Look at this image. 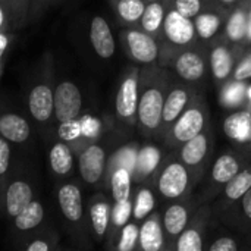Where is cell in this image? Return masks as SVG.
<instances>
[{"label":"cell","instance_id":"6da1fadb","mask_svg":"<svg viewBox=\"0 0 251 251\" xmlns=\"http://www.w3.org/2000/svg\"><path fill=\"white\" fill-rule=\"evenodd\" d=\"M56 194L68 231L76 243H85L88 237V221L85 216L84 199L79 185L74 181H65L57 187Z\"/></svg>","mask_w":251,"mask_h":251},{"label":"cell","instance_id":"7a4b0ae2","mask_svg":"<svg viewBox=\"0 0 251 251\" xmlns=\"http://www.w3.org/2000/svg\"><path fill=\"white\" fill-rule=\"evenodd\" d=\"M54 82H53V62L47 56V62L43 65L41 76L32 84L28 91L26 104L31 118L47 126L54 119Z\"/></svg>","mask_w":251,"mask_h":251},{"label":"cell","instance_id":"3957f363","mask_svg":"<svg viewBox=\"0 0 251 251\" xmlns=\"http://www.w3.org/2000/svg\"><path fill=\"white\" fill-rule=\"evenodd\" d=\"M165 93L162 84H149L140 91L137 107V124L144 135H151L162 128Z\"/></svg>","mask_w":251,"mask_h":251},{"label":"cell","instance_id":"277c9868","mask_svg":"<svg viewBox=\"0 0 251 251\" xmlns=\"http://www.w3.org/2000/svg\"><path fill=\"white\" fill-rule=\"evenodd\" d=\"M191 184V171L179 160H168L156 176L159 194L166 200H178L184 197Z\"/></svg>","mask_w":251,"mask_h":251},{"label":"cell","instance_id":"5b68a950","mask_svg":"<svg viewBox=\"0 0 251 251\" xmlns=\"http://www.w3.org/2000/svg\"><path fill=\"white\" fill-rule=\"evenodd\" d=\"M82 112V94L75 82L62 79L54 85V119L59 125L79 119Z\"/></svg>","mask_w":251,"mask_h":251},{"label":"cell","instance_id":"8992f818","mask_svg":"<svg viewBox=\"0 0 251 251\" xmlns=\"http://www.w3.org/2000/svg\"><path fill=\"white\" fill-rule=\"evenodd\" d=\"M207 128V107L201 100L188 104L181 116L171 126L174 143L184 144Z\"/></svg>","mask_w":251,"mask_h":251},{"label":"cell","instance_id":"52a82bcc","mask_svg":"<svg viewBox=\"0 0 251 251\" xmlns=\"http://www.w3.org/2000/svg\"><path fill=\"white\" fill-rule=\"evenodd\" d=\"M138 99H140V72L138 69L132 68L122 78L115 100L116 115L122 122L129 125L137 122Z\"/></svg>","mask_w":251,"mask_h":251},{"label":"cell","instance_id":"ba28073f","mask_svg":"<svg viewBox=\"0 0 251 251\" xmlns=\"http://www.w3.org/2000/svg\"><path fill=\"white\" fill-rule=\"evenodd\" d=\"M78 169L87 185H100L106 179L107 153L99 143L87 144L78 154Z\"/></svg>","mask_w":251,"mask_h":251},{"label":"cell","instance_id":"9c48e42d","mask_svg":"<svg viewBox=\"0 0 251 251\" xmlns=\"http://www.w3.org/2000/svg\"><path fill=\"white\" fill-rule=\"evenodd\" d=\"M32 200H34V188L26 179L24 178L9 179L1 197V212L6 215L7 219H13Z\"/></svg>","mask_w":251,"mask_h":251},{"label":"cell","instance_id":"30bf717a","mask_svg":"<svg viewBox=\"0 0 251 251\" xmlns=\"http://www.w3.org/2000/svg\"><path fill=\"white\" fill-rule=\"evenodd\" d=\"M124 44L129 56L144 65L153 63L159 56V46L146 31L128 29L124 32Z\"/></svg>","mask_w":251,"mask_h":251},{"label":"cell","instance_id":"8fae6325","mask_svg":"<svg viewBox=\"0 0 251 251\" xmlns=\"http://www.w3.org/2000/svg\"><path fill=\"white\" fill-rule=\"evenodd\" d=\"M112 206L104 194H96L88 201V228L97 243L106 240L110 226Z\"/></svg>","mask_w":251,"mask_h":251},{"label":"cell","instance_id":"7c38bea8","mask_svg":"<svg viewBox=\"0 0 251 251\" xmlns=\"http://www.w3.org/2000/svg\"><path fill=\"white\" fill-rule=\"evenodd\" d=\"M212 151V135L210 131L206 128L191 140L182 144V149L179 151V159L184 162V165L193 172L196 169H200L203 163L209 159Z\"/></svg>","mask_w":251,"mask_h":251},{"label":"cell","instance_id":"4fadbf2b","mask_svg":"<svg viewBox=\"0 0 251 251\" xmlns=\"http://www.w3.org/2000/svg\"><path fill=\"white\" fill-rule=\"evenodd\" d=\"M163 32L168 41L176 44V46H185L190 44L196 37V25L191 18H187L181 15L176 9H172L165 15L163 21Z\"/></svg>","mask_w":251,"mask_h":251},{"label":"cell","instance_id":"5bb4252c","mask_svg":"<svg viewBox=\"0 0 251 251\" xmlns=\"http://www.w3.org/2000/svg\"><path fill=\"white\" fill-rule=\"evenodd\" d=\"M50 171L57 179H65L74 174L75 169V151L72 146L65 140H57L49 150Z\"/></svg>","mask_w":251,"mask_h":251},{"label":"cell","instance_id":"9a60e30c","mask_svg":"<svg viewBox=\"0 0 251 251\" xmlns=\"http://www.w3.org/2000/svg\"><path fill=\"white\" fill-rule=\"evenodd\" d=\"M90 41L96 54L101 59H110L115 54L116 43L109 22L103 16H94L90 24Z\"/></svg>","mask_w":251,"mask_h":251},{"label":"cell","instance_id":"2e32d148","mask_svg":"<svg viewBox=\"0 0 251 251\" xmlns=\"http://www.w3.org/2000/svg\"><path fill=\"white\" fill-rule=\"evenodd\" d=\"M165 229L160 213H151L140 225L138 249L143 251H160L165 247Z\"/></svg>","mask_w":251,"mask_h":251},{"label":"cell","instance_id":"e0dca14e","mask_svg":"<svg viewBox=\"0 0 251 251\" xmlns=\"http://www.w3.org/2000/svg\"><path fill=\"white\" fill-rule=\"evenodd\" d=\"M0 135L12 144H25L31 138L32 129L24 116L6 112L0 115Z\"/></svg>","mask_w":251,"mask_h":251},{"label":"cell","instance_id":"ac0fdd59","mask_svg":"<svg viewBox=\"0 0 251 251\" xmlns=\"http://www.w3.org/2000/svg\"><path fill=\"white\" fill-rule=\"evenodd\" d=\"M162 163V151L154 144H144L137 151L135 166L132 171V179L135 182H143L150 178Z\"/></svg>","mask_w":251,"mask_h":251},{"label":"cell","instance_id":"d6986e66","mask_svg":"<svg viewBox=\"0 0 251 251\" xmlns=\"http://www.w3.org/2000/svg\"><path fill=\"white\" fill-rule=\"evenodd\" d=\"M190 103V94L185 88L176 87L172 88L165 96V104H163V115H162V128L163 131H168L175 121L181 116V113L185 110V107Z\"/></svg>","mask_w":251,"mask_h":251},{"label":"cell","instance_id":"ffe728a7","mask_svg":"<svg viewBox=\"0 0 251 251\" xmlns=\"http://www.w3.org/2000/svg\"><path fill=\"white\" fill-rule=\"evenodd\" d=\"M174 66H175L178 76L188 82L199 81L204 75V71H206L204 59L194 50H187L181 53L176 57Z\"/></svg>","mask_w":251,"mask_h":251},{"label":"cell","instance_id":"44dd1931","mask_svg":"<svg viewBox=\"0 0 251 251\" xmlns=\"http://www.w3.org/2000/svg\"><path fill=\"white\" fill-rule=\"evenodd\" d=\"M162 224L165 232L172 237L178 238L181 232L190 224V209L184 203H174L166 207L165 213L162 215Z\"/></svg>","mask_w":251,"mask_h":251},{"label":"cell","instance_id":"7402d4cb","mask_svg":"<svg viewBox=\"0 0 251 251\" xmlns=\"http://www.w3.org/2000/svg\"><path fill=\"white\" fill-rule=\"evenodd\" d=\"M224 131L228 138L237 143H247L251 138V112L238 110L226 116Z\"/></svg>","mask_w":251,"mask_h":251},{"label":"cell","instance_id":"603a6c76","mask_svg":"<svg viewBox=\"0 0 251 251\" xmlns=\"http://www.w3.org/2000/svg\"><path fill=\"white\" fill-rule=\"evenodd\" d=\"M46 212L40 200H32L21 213L13 218V226L18 234H28L35 231L44 221Z\"/></svg>","mask_w":251,"mask_h":251},{"label":"cell","instance_id":"cb8c5ba5","mask_svg":"<svg viewBox=\"0 0 251 251\" xmlns=\"http://www.w3.org/2000/svg\"><path fill=\"white\" fill-rule=\"evenodd\" d=\"M241 171L238 157L232 153L221 154L212 166V182L215 185H225Z\"/></svg>","mask_w":251,"mask_h":251},{"label":"cell","instance_id":"d4e9b609","mask_svg":"<svg viewBox=\"0 0 251 251\" xmlns=\"http://www.w3.org/2000/svg\"><path fill=\"white\" fill-rule=\"evenodd\" d=\"M110 185L113 201H122L131 199V185H132V172L126 168L113 169L106 179Z\"/></svg>","mask_w":251,"mask_h":251},{"label":"cell","instance_id":"484cf974","mask_svg":"<svg viewBox=\"0 0 251 251\" xmlns=\"http://www.w3.org/2000/svg\"><path fill=\"white\" fill-rule=\"evenodd\" d=\"M210 68L213 78L218 81L226 79L234 69V59L228 47L216 46L210 53Z\"/></svg>","mask_w":251,"mask_h":251},{"label":"cell","instance_id":"4316f807","mask_svg":"<svg viewBox=\"0 0 251 251\" xmlns=\"http://www.w3.org/2000/svg\"><path fill=\"white\" fill-rule=\"evenodd\" d=\"M156 207V197L150 187H141L132 201V218L137 222H143L149 218Z\"/></svg>","mask_w":251,"mask_h":251},{"label":"cell","instance_id":"83f0119b","mask_svg":"<svg viewBox=\"0 0 251 251\" xmlns=\"http://www.w3.org/2000/svg\"><path fill=\"white\" fill-rule=\"evenodd\" d=\"M251 188V166L241 169L229 182L224 185V196L228 201L234 203L241 200V197Z\"/></svg>","mask_w":251,"mask_h":251},{"label":"cell","instance_id":"f1b7e54d","mask_svg":"<svg viewBox=\"0 0 251 251\" xmlns=\"http://www.w3.org/2000/svg\"><path fill=\"white\" fill-rule=\"evenodd\" d=\"M138 149L140 147H138L137 143H131V144H126V146L121 147L119 150H116V153H113V156L107 160L106 179H107V175L116 168H126V169H129L132 172L134 166H135V159H137Z\"/></svg>","mask_w":251,"mask_h":251},{"label":"cell","instance_id":"f546056e","mask_svg":"<svg viewBox=\"0 0 251 251\" xmlns=\"http://www.w3.org/2000/svg\"><path fill=\"white\" fill-rule=\"evenodd\" d=\"M132 218V200H122V201H113L112 206V215H110V240L115 238V235L119 234V231L129 222Z\"/></svg>","mask_w":251,"mask_h":251},{"label":"cell","instance_id":"4dcf8cb0","mask_svg":"<svg viewBox=\"0 0 251 251\" xmlns=\"http://www.w3.org/2000/svg\"><path fill=\"white\" fill-rule=\"evenodd\" d=\"M165 9L163 6L156 0V1H150L146 9H144V13L140 19L141 22V28L143 31L149 32V34H153V32H157L162 25H163V21H165Z\"/></svg>","mask_w":251,"mask_h":251},{"label":"cell","instance_id":"1f68e13d","mask_svg":"<svg viewBox=\"0 0 251 251\" xmlns=\"http://www.w3.org/2000/svg\"><path fill=\"white\" fill-rule=\"evenodd\" d=\"M113 7L119 19L128 24H134L141 19L146 3L144 0H113Z\"/></svg>","mask_w":251,"mask_h":251},{"label":"cell","instance_id":"d6a6232c","mask_svg":"<svg viewBox=\"0 0 251 251\" xmlns=\"http://www.w3.org/2000/svg\"><path fill=\"white\" fill-rule=\"evenodd\" d=\"M59 235L54 229H47L40 234L32 235L26 243L21 246V249L26 251H51L57 249Z\"/></svg>","mask_w":251,"mask_h":251},{"label":"cell","instance_id":"836d02e7","mask_svg":"<svg viewBox=\"0 0 251 251\" xmlns=\"http://www.w3.org/2000/svg\"><path fill=\"white\" fill-rule=\"evenodd\" d=\"M194 25L196 32L201 40H210L212 37L216 35V32L221 28V16L212 12L199 13L194 18Z\"/></svg>","mask_w":251,"mask_h":251},{"label":"cell","instance_id":"e575fe53","mask_svg":"<svg viewBox=\"0 0 251 251\" xmlns=\"http://www.w3.org/2000/svg\"><path fill=\"white\" fill-rule=\"evenodd\" d=\"M175 249L178 251H201L204 249L203 234L197 225L187 226L176 238Z\"/></svg>","mask_w":251,"mask_h":251},{"label":"cell","instance_id":"d590c367","mask_svg":"<svg viewBox=\"0 0 251 251\" xmlns=\"http://www.w3.org/2000/svg\"><path fill=\"white\" fill-rule=\"evenodd\" d=\"M249 34V16L244 10H237L231 15L226 24V35L232 41H241Z\"/></svg>","mask_w":251,"mask_h":251},{"label":"cell","instance_id":"8d00e7d4","mask_svg":"<svg viewBox=\"0 0 251 251\" xmlns=\"http://www.w3.org/2000/svg\"><path fill=\"white\" fill-rule=\"evenodd\" d=\"M138 235H140V225L137 221L128 222L118 234V251H132L138 247Z\"/></svg>","mask_w":251,"mask_h":251},{"label":"cell","instance_id":"74e56055","mask_svg":"<svg viewBox=\"0 0 251 251\" xmlns=\"http://www.w3.org/2000/svg\"><path fill=\"white\" fill-rule=\"evenodd\" d=\"M244 94H246V85L243 84V81H240V84H231L225 87L221 96V101L224 106L235 107L241 103Z\"/></svg>","mask_w":251,"mask_h":251},{"label":"cell","instance_id":"f35d334b","mask_svg":"<svg viewBox=\"0 0 251 251\" xmlns=\"http://www.w3.org/2000/svg\"><path fill=\"white\" fill-rule=\"evenodd\" d=\"M54 3V0H29V9H28V24L38 22L46 12L50 9V6Z\"/></svg>","mask_w":251,"mask_h":251},{"label":"cell","instance_id":"ab89813d","mask_svg":"<svg viewBox=\"0 0 251 251\" xmlns=\"http://www.w3.org/2000/svg\"><path fill=\"white\" fill-rule=\"evenodd\" d=\"M29 0H13V28H24L28 24Z\"/></svg>","mask_w":251,"mask_h":251},{"label":"cell","instance_id":"60d3db41","mask_svg":"<svg viewBox=\"0 0 251 251\" xmlns=\"http://www.w3.org/2000/svg\"><path fill=\"white\" fill-rule=\"evenodd\" d=\"M175 9L181 15L193 19L201 10V0H175Z\"/></svg>","mask_w":251,"mask_h":251},{"label":"cell","instance_id":"b9f144b4","mask_svg":"<svg viewBox=\"0 0 251 251\" xmlns=\"http://www.w3.org/2000/svg\"><path fill=\"white\" fill-rule=\"evenodd\" d=\"M251 78V53L244 56L241 62L234 69V79L235 81H246Z\"/></svg>","mask_w":251,"mask_h":251},{"label":"cell","instance_id":"7bdbcfd3","mask_svg":"<svg viewBox=\"0 0 251 251\" xmlns=\"http://www.w3.org/2000/svg\"><path fill=\"white\" fill-rule=\"evenodd\" d=\"M238 244L231 237H221L209 246V251H237Z\"/></svg>","mask_w":251,"mask_h":251},{"label":"cell","instance_id":"ee69618b","mask_svg":"<svg viewBox=\"0 0 251 251\" xmlns=\"http://www.w3.org/2000/svg\"><path fill=\"white\" fill-rule=\"evenodd\" d=\"M241 209L246 219L251 222V188L241 197Z\"/></svg>","mask_w":251,"mask_h":251},{"label":"cell","instance_id":"f6af8a7d","mask_svg":"<svg viewBox=\"0 0 251 251\" xmlns=\"http://www.w3.org/2000/svg\"><path fill=\"white\" fill-rule=\"evenodd\" d=\"M10 28H12V21L6 13V10L3 9V6L0 4V32H4Z\"/></svg>","mask_w":251,"mask_h":251},{"label":"cell","instance_id":"bcb514c9","mask_svg":"<svg viewBox=\"0 0 251 251\" xmlns=\"http://www.w3.org/2000/svg\"><path fill=\"white\" fill-rule=\"evenodd\" d=\"M0 4L9 15V18L12 21V28H13V0H0Z\"/></svg>","mask_w":251,"mask_h":251},{"label":"cell","instance_id":"7dc6e473","mask_svg":"<svg viewBox=\"0 0 251 251\" xmlns=\"http://www.w3.org/2000/svg\"><path fill=\"white\" fill-rule=\"evenodd\" d=\"M247 37L251 40V13L250 16H249V34H247Z\"/></svg>","mask_w":251,"mask_h":251},{"label":"cell","instance_id":"c3c4849f","mask_svg":"<svg viewBox=\"0 0 251 251\" xmlns=\"http://www.w3.org/2000/svg\"><path fill=\"white\" fill-rule=\"evenodd\" d=\"M222 1H225V3H234L235 0H222Z\"/></svg>","mask_w":251,"mask_h":251},{"label":"cell","instance_id":"681fc988","mask_svg":"<svg viewBox=\"0 0 251 251\" xmlns=\"http://www.w3.org/2000/svg\"><path fill=\"white\" fill-rule=\"evenodd\" d=\"M247 144H249V149H250V151H251V138L247 141Z\"/></svg>","mask_w":251,"mask_h":251},{"label":"cell","instance_id":"f907efd6","mask_svg":"<svg viewBox=\"0 0 251 251\" xmlns=\"http://www.w3.org/2000/svg\"><path fill=\"white\" fill-rule=\"evenodd\" d=\"M63 0H54V4H59V3H62Z\"/></svg>","mask_w":251,"mask_h":251},{"label":"cell","instance_id":"816d5d0a","mask_svg":"<svg viewBox=\"0 0 251 251\" xmlns=\"http://www.w3.org/2000/svg\"><path fill=\"white\" fill-rule=\"evenodd\" d=\"M147 1H156V0H147Z\"/></svg>","mask_w":251,"mask_h":251}]
</instances>
